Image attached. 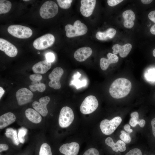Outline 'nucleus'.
I'll return each mask as SVG.
<instances>
[{
  "mask_svg": "<svg viewBox=\"0 0 155 155\" xmlns=\"http://www.w3.org/2000/svg\"><path fill=\"white\" fill-rule=\"evenodd\" d=\"M16 117L11 112L6 113L0 117V128L2 129L15 121Z\"/></svg>",
  "mask_w": 155,
  "mask_h": 155,
  "instance_id": "obj_18",
  "label": "nucleus"
},
{
  "mask_svg": "<svg viewBox=\"0 0 155 155\" xmlns=\"http://www.w3.org/2000/svg\"><path fill=\"white\" fill-rule=\"evenodd\" d=\"M142 2L145 4H148L152 2V0H142Z\"/></svg>",
  "mask_w": 155,
  "mask_h": 155,
  "instance_id": "obj_45",
  "label": "nucleus"
},
{
  "mask_svg": "<svg viewBox=\"0 0 155 155\" xmlns=\"http://www.w3.org/2000/svg\"><path fill=\"white\" fill-rule=\"evenodd\" d=\"M92 51L89 47H83L80 48L75 52L74 57L75 59L79 62L86 60L92 55Z\"/></svg>",
  "mask_w": 155,
  "mask_h": 155,
  "instance_id": "obj_15",
  "label": "nucleus"
},
{
  "mask_svg": "<svg viewBox=\"0 0 155 155\" xmlns=\"http://www.w3.org/2000/svg\"><path fill=\"white\" fill-rule=\"evenodd\" d=\"M80 149L79 144L72 142L62 145L59 149L60 152L65 155H77Z\"/></svg>",
  "mask_w": 155,
  "mask_h": 155,
  "instance_id": "obj_14",
  "label": "nucleus"
},
{
  "mask_svg": "<svg viewBox=\"0 0 155 155\" xmlns=\"http://www.w3.org/2000/svg\"><path fill=\"white\" fill-rule=\"evenodd\" d=\"M131 86V83L128 80L123 78H119L115 80L111 85L109 92L114 98H122L129 94Z\"/></svg>",
  "mask_w": 155,
  "mask_h": 155,
  "instance_id": "obj_1",
  "label": "nucleus"
},
{
  "mask_svg": "<svg viewBox=\"0 0 155 155\" xmlns=\"http://www.w3.org/2000/svg\"><path fill=\"white\" fill-rule=\"evenodd\" d=\"M55 41L54 36L51 34H47L36 39L33 43V45L37 50H43L52 45Z\"/></svg>",
  "mask_w": 155,
  "mask_h": 155,
  "instance_id": "obj_8",
  "label": "nucleus"
},
{
  "mask_svg": "<svg viewBox=\"0 0 155 155\" xmlns=\"http://www.w3.org/2000/svg\"><path fill=\"white\" fill-rule=\"evenodd\" d=\"M37 53H38V54H40V53L39 52H38Z\"/></svg>",
  "mask_w": 155,
  "mask_h": 155,
  "instance_id": "obj_51",
  "label": "nucleus"
},
{
  "mask_svg": "<svg viewBox=\"0 0 155 155\" xmlns=\"http://www.w3.org/2000/svg\"><path fill=\"white\" fill-rule=\"evenodd\" d=\"M63 73L64 71L61 67L55 68L49 75L51 80L49 83V86L55 90L59 89L61 87L60 80Z\"/></svg>",
  "mask_w": 155,
  "mask_h": 155,
  "instance_id": "obj_9",
  "label": "nucleus"
},
{
  "mask_svg": "<svg viewBox=\"0 0 155 155\" xmlns=\"http://www.w3.org/2000/svg\"><path fill=\"white\" fill-rule=\"evenodd\" d=\"M27 130L24 127H22L18 130V137L20 143L23 144L25 141L24 137L27 134Z\"/></svg>",
  "mask_w": 155,
  "mask_h": 155,
  "instance_id": "obj_29",
  "label": "nucleus"
},
{
  "mask_svg": "<svg viewBox=\"0 0 155 155\" xmlns=\"http://www.w3.org/2000/svg\"><path fill=\"white\" fill-rule=\"evenodd\" d=\"M122 15L124 20L133 21L135 19V14L131 10H128L125 11L123 13Z\"/></svg>",
  "mask_w": 155,
  "mask_h": 155,
  "instance_id": "obj_27",
  "label": "nucleus"
},
{
  "mask_svg": "<svg viewBox=\"0 0 155 155\" xmlns=\"http://www.w3.org/2000/svg\"><path fill=\"white\" fill-rule=\"evenodd\" d=\"M23 1H29L30 0H24Z\"/></svg>",
  "mask_w": 155,
  "mask_h": 155,
  "instance_id": "obj_50",
  "label": "nucleus"
},
{
  "mask_svg": "<svg viewBox=\"0 0 155 155\" xmlns=\"http://www.w3.org/2000/svg\"><path fill=\"white\" fill-rule=\"evenodd\" d=\"M154 155L152 154V155Z\"/></svg>",
  "mask_w": 155,
  "mask_h": 155,
  "instance_id": "obj_52",
  "label": "nucleus"
},
{
  "mask_svg": "<svg viewBox=\"0 0 155 155\" xmlns=\"http://www.w3.org/2000/svg\"><path fill=\"white\" fill-rule=\"evenodd\" d=\"M5 134L7 137L11 139L14 144L16 145H19L20 142L16 130L11 128H7L6 129Z\"/></svg>",
  "mask_w": 155,
  "mask_h": 155,
  "instance_id": "obj_21",
  "label": "nucleus"
},
{
  "mask_svg": "<svg viewBox=\"0 0 155 155\" xmlns=\"http://www.w3.org/2000/svg\"><path fill=\"white\" fill-rule=\"evenodd\" d=\"M123 1V0H108L107 3L109 6L113 7L117 5Z\"/></svg>",
  "mask_w": 155,
  "mask_h": 155,
  "instance_id": "obj_38",
  "label": "nucleus"
},
{
  "mask_svg": "<svg viewBox=\"0 0 155 155\" xmlns=\"http://www.w3.org/2000/svg\"><path fill=\"white\" fill-rule=\"evenodd\" d=\"M153 134L155 137V118L153 119L151 121Z\"/></svg>",
  "mask_w": 155,
  "mask_h": 155,
  "instance_id": "obj_42",
  "label": "nucleus"
},
{
  "mask_svg": "<svg viewBox=\"0 0 155 155\" xmlns=\"http://www.w3.org/2000/svg\"><path fill=\"white\" fill-rule=\"evenodd\" d=\"M51 63L46 60L42 61L34 64L32 67L33 71L36 73L44 74L51 68Z\"/></svg>",
  "mask_w": 155,
  "mask_h": 155,
  "instance_id": "obj_16",
  "label": "nucleus"
},
{
  "mask_svg": "<svg viewBox=\"0 0 155 155\" xmlns=\"http://www.w3.org/2000/svg\"><path fill=\"white\" fill-rule=\"evenodd\" d=\"M150 31L152 34L155 35V24L152 26L150 30Z\"/></svg>",
  "mask_w": 155,
  "mask_h": 155,
  "instance_id": "obj_46",
  "label": "nucleus"
},
{
  "mask_svg": "<svg viewBox=\"0 0 155 155\" xmlns=\"http://www.w3.org/2000/svg\"><path fill=\"white\" fill-rule=\"evenodd\" d=\"M29 78L32 82H40L42 79V76L39 74L36 73L30 75Z\"/></svg>",
  "mask_w": 155,
  "mask_h": 155,
  "instance_id": "obj_32",
  "label": "nucleus"
},
{
  "mask_svg": "<svg viewBox=\"0 0 155 155\" xmlns=\"http://www.w3.org/2000/svg\"><path fill=\"white\" fill-rule=\"evenodd\" d=\"M0 50L11 57H15L18 52L17 49L14 45L2 38H0Z\"/></svg>",
  "mask_w": 155,
  "mask_h": 155,
  "instance_id": "obj_12",
  "label": "nucleus"
},
{
  "mask_svg": "<svg viewBox=\"0 0 155 155\" xmlns=\"http://www.w3.org/2000/svg\"><path fill=\"white\" fill-rule=\"evenodd\" d=\"M32 84L29 85V87L30 90L32 92L36 90L40 92H42L45 90L46 86L44 84L40 82H31Z\"/></svg>",
  "mask_w": 155,
  "mask_h": 155,
  "instance_id": "obj_23",
  "label": "nucleus"
},
{
  "mask_svg": "<svg viewBox=\"0 0 155 155\" xmlns=\"http://www.w3.org/2000/svg\"><path fill=\"white\" fill-rule=\"evenodd\" d=\"M145 77L147 80L149 81L155 80V69L149 70L145 74Z\"/></svg>",
  "mask_w": 155,
  "mask_h": 155,
  "instance_id": "obj_31",
  "label": "nucleus"
},
{
  "mask_svg": "<svg viewBox=\"0 0 155 155\" xmlns=\"http://www.w3.org/2000/svg\"><path fill=\"white\" fill-rule=\"evenodd\" d=\"M46 60L49 62H53L55 59V56L53 53L51 52H49L45 55Z\"/></svg>",
  "mask_w": 155,
  "mask_h": 155,
  "instance_id": "obj_36",
  "label": "nucleus"
},
{
  "mask_svg": "<svg viewBox=\"0 0 155 155\" xmlns=\"http://www.w3.org/2000/svg\"><path fill=\"white\" fill-rule=\"evenodd\" d=\"M148 17L151 20L155 23V10L150 12L148 14Z\"/></svg>",
  "mask_w": 155,
  "mask_h": 155,
  "instance_id": "obj_40",
  "label": "nucleus"
},
{
  "mask_svg": "<svg viewBox=\"0 0 155 155\" xmlns=\"http://www.w3.org/2000/svg\"><path fill=\"white\" fill-rule=\"evenodd\" d=\"M121 133L122 134H124L126 133V132H125V131L123 130L121 131Z\"/></svg>",
  "mask_w": 155,
  "mask_h": 155,
  "instance_id": "obj_49",
  "label": "nucleus"
},
{
  "mask_svg": "<svg viewBox=\"0 0 155 155\" xmlns=\"http://www.w3.org/2000/svg\"><path fill=\"white\" fill-rule=\"evenodd\" d=\"M145 123V121L143 119L139 120V119H135L131 118L129 121V124L133 127H135L137 124H138L140 127H143L144 126Z\"/></svg>",
  "mask_w": 155,
  "mask_h": 155,
  "instance_id": "obj_28",
  "label": "nucleus"
},
{
  "mask_svg": "<svg viewBox=\"0 0 155 155\" xmlns=\"http://www.w3.org/2000/svg\"><path fill=\"white\" fill-rule=\"evenodd\" d=\"M11 3L10 1L5 0H0V14L5 13L11 9Z\"/></svg>",
  "mask_w": 155,
  "mask_h": 155,
  "instance_id": "obj_22",
  "label": "nucleus"
},
{
  "mask_svg": "<svg viewBox=\"0 0 155 155\" xmlns=\"http://www.w3.org/2000/svg\"><path fill=\"white\" fill-rule=\"evenodd\" d=\"M116 32V30L110 28L104 32H98L96 35V36L99 40H105L113 38L115 36Z\"/></svg>",
  "mask_w": 155,
  "mask_h": 155,
  "instance_id": "obj_20",
  "label": "nucleus"
},
{
  "mask_svg": "<svg viewBox=\"0 0 155 155\" xmlns=\"http://www.w3.org/2000/svg\"><path fill=\"white\" fill-rule=\"evenodd\" d=\"M121 45L119 44H115L113 47L112 49L113 50V53L115 55L119 53Z\"/></svg>",
  "mask_w": 155,
  "mask_h": 155,
  "instance_id": "obj_39",
  "label": "nucleus"
},
{
  "mask_svg": "<svg viewBox=\"0 0 155 155\" xmlns=\"http://www.w3.org/2000/svg\"><path fill=\"white\" fill-rule=\"evenodd\" d=\"M134 25L133 21L129 20H124L123 25L125 27L127 28H132Z\"/></svg>",
  "mask_w": 155,
  "mask_h": 155,
  "instance_id": "obj_37",
  "label": "nucleus"
},
{
  "mask_svg": "<svg viewBox=\"0 0 155 155\" xmlns=\"http://www.w3.org/2000/svg\"><path fill=\"white\" fill-rule=\"evenodd\" d=\"M124 128L125 131L129 133L133 131L132 129H130V126L128 124H126L124 126Z\"/></svg>",
  "mask_w": 155,
  "mask_h": 155,
  "instance_id": "obj_44",
  "label": "nucleus"
},
{
  "mask_svg": "<svg viewBox=\"0 0 155 155\" xmlns=\"http://www.w3.org/2000/svg\"><path fill=\"white\" fill-rule=\"evenodd\" d=\"M50 100V98L49 96L43 97L39 99V102L37 101L34 102L32 104V106L36 111L43 116L45 117L48 113L46 106Z\"/></svg>",
  "mask_w": 155,
  "mask_h": 155,
  "instance_id": "obj_11",
  "label": "nucleus"
},
{
  "mask_svg": "<svg viewBox=\"0 0 155 155\" xmlns=\"http://www.w3.org/2000/svg\"></svg>",
  "mask_w": 155,
  "mask_h": 155,
  "instance_id": "obj_53",
  "label": "nucleus"
},
{
  "mask_svg": "<svg viewBox=\"0 0 155 155\" xmlns=\"http://www.w3.org/2000/svg\"><path fill=\"white\" fill-rule=\"evenodd\" d=\"M65 30L67 36L71 38L85 34L87 32L88 28L84 24L77 20L73 26L69 24L66 25Z\"/></svg>",
  "mask_w": 155,
  "mask_h": 155,
  "instance_id": "obj_2",
  "label": "nucleus"
},
{
  "mask_svg": "<svg viewBox=\"0 0 155 155\" xmlns=\"http://www.w3.org/2000/svg\"><path fill=\"white\" fill-rule=\"evenodd\" d=\"M105 144L112 148L113 150L116 152L124 151L126 149L125 144L121 140H119L115 143L111 137H107L105 140Z\"/></svg>",
  "mask_w": 155,
  "mask_h": 155,
  "instance_id": "obj_17",
  "label": "nucleus"
},
{
  "mask_svg": "<svg viewBox=\"0 0 155 155\" xmlns=\"http://www.w3.org/2000/svg\"><path fill=\"white\" fill-rule=\"evenodd\" d=\"M120 137L122 141L127 144L129 143L131 141V137L128 133L124 134H121L120 135Z\"/></svg>",
  "mask_w": 155,
  "mask_h": 155,
  "instance_id": "obj_33",
  "label": "nucleus"
},
{
  "mask_svg": "<svg viewBox=\"0 0 155 155\" xmlns=\"http://www.w3.org/2000/svg\"><path fill=\"white\" fill-rule=\"evenodd\" d=\"M58 12V7L57 4L51 1L44 2L40 9V14L43 19H48L55 16Z\"/></svg>",
  "mask_w": 155,
  "mask_h": 155,
  "instance_id": "obj_5",
  "label": "nucleus"
},
{
  "mask_svg": "<svg viewBox=\"0 0 155 155\" xmlns=\"http://www.w3.org/2000/svg\"><path fill=\"white\" fill-rule=\"evenodd\" d=\"M59 6L61 8L67 9L71 6V3L72 2V0H57Z\"/></svg>",
  "mask_w": 155,
  "mask_h": 155,
  "instance_id": "obj_30",
  "label": "nucleus"
},
{
  "mask_svg": "<svg viewBox=\"0 0 155 155\" xmlns=\"http://www.w3.org/2000/svg\"><path fill=\"white\" fill-rule=\"evenodd\" d=\"M39 155H52L51 147L48 144L44 143L42 144L40 148Z\"/></svg>",
  "mask_w": 155,
  "mask_h": 155,
  "instance_id": "obj_25",
  "label": "nucleus"
},
{
  "mask_svg": "<svg viewBox=\"0 0 155 155\" xmlns=\"http://www.w3.org/2000/svg\"><path fill=\"white\" fill-rule=\"evenodd\" d=\"M131 118L135 119H139L138 113L137 112H134L131 113L130 115Z\"/></svg>",
  "mask_w": 155,
  "mask_h": 155,
  "instance_id": "obj_43",
  "label": "nucleus"
},
{
  "mask_svg": "<svg viewBox=\"0 0 155 155\" xmlns=\"http://www.w3.org/2000/svg\"><path fill=\"white\" fill-rule=\"evenodd\" d=\"M7 31L12 36L20 38H29L32 34V31L30 28L19 25H13L9 26Z\"/></svg>",
  "mask_w": 155,
  "mask_h": 155,
  "instance_id": "obj_3",
  "label": "nucleus"
},
{
  "mask_svg": "<svg viewBox=\"0 0 155 155\" xmlns=\"http://www.w3.org/2000/svg\"><path fill=\"white\" fill-rule=\"evenodd\" d=\"M132 47V45L129 43L121 46L119 52L120 56L122 58L126 57L129 53Z\"/></svg>",
  "mask_w": 155,
  "mask_h": 155,
  "instance_id": "obj_24",
  "label": "nucleus"
},
{
  "mask_svg": "<svg viewBox=\"0 0 155 155\" xmlns=\"http://www.w3.org/2000/svg\"><path fill=\"white\" fill-rule=\"evenodd\" d=\"M83 155H100V154L96 149L92 148L87 150Z\"/></svg>",
  "mask_w": 155,
  "mask_h": 155,
  "instance_id": "obj_34",
  "label": "nucleus"
},
{
  "mask_svg": "<svg viewBox=\"0 0 155 155\" xmlns=\"http://www.w3.org/2000/svg\"><path fill=\"white\" fill-rule=\"evenodd\" d=\"M121 121V118L119 116L116 117L110 120L104 119L100 122V127L103 134L109 135L114 132Z\"/></svg>",
  "mask_w": 155,
  "mask_h": 155,
  "instance_id": "obj_4",
  "label": "nucleus"
},
{
  "mask_svg": "<svg viewBox=\"0 0 155 155\" xmlns=\"http://www.w3.org/2000/svg\"><path fill=\"white\" fill-rule=\"evenodd\" d=\"M153 56L155 57V49L153 51Z\"/></svg>",
  "mask_w": 155,
  "mask_h": 155,
  "instance_id": "obj_48",
  "label": "nucleus"
},
{
  "mask_svg": "<svg viewBox=\"0 0 155 155\" xmlns=\"http://www.w3.org/2000/svg\"><path fill=\"white\" fill-rule=\"evenodd\" d=\"M9 148L8 146L5 144H0V152L7 150Z\"/></svg>",
  "mask_w": 155,
  "mask_h": 155,
  "instance_id": "obj_41",
  "label": "nucleus"
},
{
  "mask_svg": "<svg viewBox=\"0 0 155 155\" xmlns=\"http://www.w3.org/2000/svg\"><path fill=\"white\" fill-rule=\"evenodd\" d=\"M95 0H82L80 10L82 15L85 17L90 16L96 5Z\"/></svg>",
  "mask_w": 155,
  "mask_h": 155,
  "instance_id": "obj_13",
  "label": "nucleus"
},
{
  "mask_svg": "<svg viewBox=\"0 0 155 155\" xmlns=\"http://www.w3.org/2000/svg\"><path fill=\"white\" fill-rule=\"evenodd\" d=\"M74 115L72 109L65 106L61 109L59 118V123L60 127H67L69 126L74 119Z\"/></svg>",
  "mask_w": 155,
  "mask_h": 155,
  "instance_id": "obj_7",
  "label": "nucleus"
},
{
  "mask_svg": "<svg viewBox=\"0 0 155 155\" xmlns=\"http://www.w3.org/2000/svg\"><path fill=\"white\" fill-rule=\"evenodd\" d=\"M125 155H142V153L140 149L135 148L130 150Z\"/></svg>",
  "mask_w": 155,
  "mask_h": 155,
  "instance_id": "obj_35",
  "label": "nucleus"
},
{
  "mask_svg": "<svg viewBox=\"0 0 155 155\" xmlns=\"http://www.w3.org/2000/svg\"><path fill=\"white\" fill-rule=\"evenodd\" d=\"M5 92V91L1 87H0V99H1V97L3 95Z\"/></svg>",
  "mask_w": 155,
  "mask_h": 155,
  "instance_id": "obj_47",
  "label": "nucleus"
},
{
  "mask_svg": "<svg viewBox=\"0 0 155 155\" xmlns=\"http://www.w3.org/2000/svg\"><path fill=\"white\" fill-rule=\"evenodd\" d=\"M98 106V103L96 98L94 96L89 95L86 97L82 102L80 110L83 114H89L95 111Z\"/></svg>",
  "mask_w": 155,
  "mask_h": 155,
  "instance_id": "obj_6",
  "label": "nucleus"
},
{
  "mask_svg": "<svg viewBox=\"0 0 155 155\" xmlns=\"http://www.w3.org/2000/svg\"><path fill=\"white\" fill-rule=\"evenodd\" d=\"M25 114L27 118L33 123H38L42 120V117L40 114L32 108H28L26 109Z\"/></svg>",
  "mask_w": 155,
  "mask_h": 155,
  "instance_id": "obj_19",
  "label": "nucleus"
},
{
  "mask_svg": "<svg viewBox=\"0 0 155 155\" xmlns=\"http://www.w3.org/2000/svg\"><path fill=\"white\" fill-rule=\"evenodd\" d=\"M16 96L18 104L21 106L30 102L33 98V94L27 88H22L16 92Z\"/></svg>",
  "mask_w": 155,
  "mask_h": 155,
  "instance_id": "obj_10",
  "label": "nucleus"
},
{
  "mask_svg": "<svg viewBox=\"0 0 155 155\" xmlns=\"http://www.w3.org/2000/svg\"><path fill=\"white\" fill-rule=\"evenodd\" d=\"M107 57V59L102 58L100 59V66L101 69L104 71L108 68L109 65L113 63L110 58L108 57Z\"/></svg>",
  "mask_w": 155,
  "mask_h": 155,
  "instance_id": "obj_26",
  "label": "nucleus"
}]
</instances>
